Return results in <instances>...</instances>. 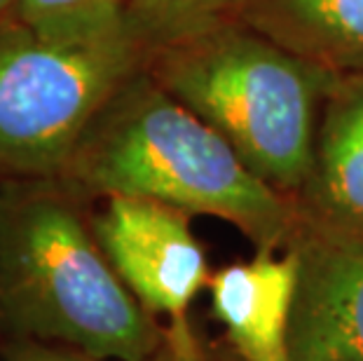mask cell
I'll return each mask as SVG.
<instances>
[{
    "mask_svg": "<svg viewBox=\"0 0 363 361\" xmlns=\"http://www.w3.org/2000/svg\"><path fill=\"white\" fill-rule=\"evenodd\" d=\"M66 179H0V338L143 361L167 338L108 263Z\"/></svg>",
    "mask_w": 363,
    "mask_h": 361,
    "instance_id": "6da1fadb",
    "label": "cell"
},
{
    "mask_svg": "<svg viewBox=\"0 0 363 361\" xmlns=\"http://www.w3.org/2000/svg\"><path fill=\"white\" fill-rule=\"evenodd\" d=\"M59 179L91 202L136 195L192 216L223 218L258 249L289 247L298 228L291 195L253 174L233 145L145 68L108 99Z\"/></svg>",
    "mask_w": 363,
    "mask_h": 361,
    "instance_id": "7a4b0ae2",
    "label": "cell"
},
{
    "mask_svg": "<svg viewBox=\"0 0 363 361\" xmlns=\"http://www.w3.org/2000/svg\"><path fill=\"white\" fill-rule=\"evenodd\" d=\"M143 68L211 125L253 174L286 195L298 193L335 73L293 55L235 12L145 50Z\"/></svg>",
    "mask_w": 363,
    "mask_h": 361,
    "instance_id": "3957f363",
    "label": "cell"
},
{
    "mask_svg": "<svg viewBox=\"0 0 363 361\" xmlns=\"http://www.w3.org/2000/svg\"><path fill=\"white\" fill-rule=\"evenodd\" d=\"M143 61L129 24L91 40H57L19 17L0 21V179L64 176L99 111Z\"/></svg>",
    "mask_w": 363,
    "mask_h": 361,
    "instance_id": "277c9868",
    "label": "cell"
},
{
    "mask_svg": "<svg viewBox=\"0 0 363 361\" xmlns=\"http://www.w3.org/2000/svg\"><path fill=\"white\" fill-rule=\"evenodd\" d=\"M91 230L131 296L157 321L185 361H206L190 326V307L208 287L204 249L190 230L192 213L136 195L101 197Z\"/></svg>",
    "mask_w": 363,
    "mask_h": 361,
    "instance_id": "5b68a950",
    "label": "cell"
},
{
    "mask_svg": "<svg viewBox=\"0 0 363 361\" xmlns=\"http://www.w3.org/2000/svg\"><path fill=\"white\" fill-rule=\"evenodd\" d=\"M293 361H363V242L296 228Z\"/></svg>",
    "mask_w": 363,
    "mask_h": 361,
    "instance_id": "8992f818",
    "label": "cell"
},
{
    "mask_svg": "<svg viewBox=\"0 0 363 361\" xmlns=\"http://www.w3.org/2000/svg\"><path fill=\"white\" fill-rule=\"evenodd\" d=\"M291 199L300 228L363 242V71L337 75L323 99L310 172Z\"/></svg>",
    "mask_w": 363,
    "mask_h": 361,
    "instance_id": "52a82bcc",
    "label": "cell"
},
{
    "mask_svg": "<svg viewBox=\"0 0 363 361\" xmlns=\"http://www.w3.org/2000/svg\"><path fill=\"white\" fill-rule=\"evenodd\" d=\"M258 249L208 279L211 312L242 361H293L289 328L298 287V253Z\"/></svg>",
    "mask_w": 363,
    "mask_h": 361,
    "instance_id": "ba28073f",
    "label": "cell"
},
{
    "mask_svg": "<svg viewBox=\"0 0 363 361\" xmlns=\"http://www.w3.org/2000/svg\"><path fill=\"white\" fill-rule=\"evenodd\" d=\"M235 14L330 73L363 71V0H237Z\"/></svg>",
    "mask_w": 363,
    "mask_h": 361,
    "instance_id": "9c48e42d",
    "label": "cell"
},
{
    "mask_svg": "<svg viewBox=\"0 0 363 361\" xmlns=\"http://www.w3.org/2000/svg\"><path fill=\"white\" fill-rule=\"evenodd\" d=\"M127 0H19L17 14L57 40H91L127 28Z\"/></svg>",
    "mask_w": 363,
    "mask_h": 361,
    "instance_id": "30bf717a",
    "label": "cell"
},
{
    "mask_svg": "<svg viewBox=\"0 0 363 361\" xmlns=\"http://www.w3.org/2000/svg\"><path fill=\"white\" fill-rule=\"evenodd\" d=\"M237 0H127L125 17L145 50L235 12Z\"/></svg>",
    "mask_w": 363,
    "mask_h": 361,
    "instance_id": "8fae6325",
    "label": "cell"
},
{
    "mask_svg": "<svg viewBox=\"0 0 363 361\" xmlns=\"http://www.w3.org/2000/svg\"><path fill=\"white\" fill-rule=\"evenodd\" d=\"M0 361H101L64 345L40 340H5L0 348Z\"/></svg>",
    "mask_w": 363,
    "mask_h": 361,
    "instance_id": "7c38bea8",
    "label": "cell"
},
{
    "mask_svg": "<svg viewBox=\"0 0 363 361\" xmlns=\"http://www.w3.org/2000/svg\"><path fill=\"white\" fill-rule=\"evenodd\" d=\"M143 361H185V359L172 348V343H169L167 338H164V343H162L160 348L152 352L150 357H145Z\"/></svg>",
    "mask_w": 363,
    "mask_h": 361,
    "instance_id": "4fadbf2b",
    "label": "cell"
},
{
    "mask_svg": "<svg viewBox=\"0 0 363 361\" xmlns=\"http://www.w3.org/2000/svg\"><path fill=\"white\" fill-rule=\"evenodd\" d=\"M17 5L19 0H0V21L14 17L17 14Z\"/></svg>",
    "mask_w": 363,
    "mask_h": 361,
    "instance_id": "5bb4252c",
    "label": "cell"
},
{
    "mask_svg": "<svg viewBox=\"0 0 363 361\" xmlns=\"http://www.w3.org/2000/svg\"><path fill=\"white\" fill-rule=\"evenodd\" d=\"M0 348H3V338H0Z\"/></svg>",
    "mask_w": 363,
    "mask_h": 361,
    "instance_id": "9a60e30c",
    "label": "cell"
}]
</instances>
